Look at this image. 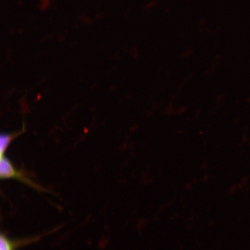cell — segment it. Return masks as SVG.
Wrapping results in <instances>:
<instances>
[{
	"instance_id": "1",
	"label": "cell",
	"mask_w": 250,
	"mask_h": 250,
	"mask_svg": "<svg viewBox=\"0 0 250 250\" xmlns=\"http://www.w3.org/2000/svg\"><path fill=\"white\" fill-rule=\"evenodd\" d=\"M0 160V177L1 179H15L17 180L26 185L33 188L46 191L42 187H41L23 173L17 169L12 165L11 162L5 157V155L1 156Z\"/></svg>"
},
{
	"instance_id": "2",
	"label": "cell",
	"mask_w": 250,
	"mask_h": 250,
	"mask_svg": "<svg viewBox=\"0 0 250 250\" xmlns=\"http://www.w3.org/2000/svg\"><path fill=\"white\" fill-rule=\"evenodd\" d=\"M33 240L27 239L14 241V240L9 239L7 236L2 234L1 237H0V250H14L19 246H23L32 242Z\"/></svg>"
},
{
	"instance_id": "3",
	"label": "cell",
	"mask_w": 250,
	"mask_h": 250,
	"mask_svg": "<svg viewBox=\"0 0 250 250\" xmlns=\"http://www.w3.org/2000/svg\"><path fill=\"white\" fill-rule=\"evenodd\" d=\"M23 130L22 129L20 131V132L12 134H1V137H0V154H1V156L5 155V152L7 151L12 141L20 135V134L22 133Z\"/></svg>"
}]
</instances>
